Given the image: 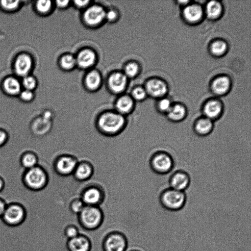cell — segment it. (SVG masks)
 Returning a JSON list of instances; mask_svg holds the SVG:
<instances>
[{
	"label": "cell",
	"mask_w": 251,
	"mask_h": 251,
	"mask_svg": "<svg viewBox=\"0 0 251 251\" xmlns=\"http://www.w3.org/2000/svg\"><path fill=\"white\" fill-rule=\"evenodd\" d=\"M116 16V13L113 10L109 11L107 13H105V18L109 20H114Z\"/></svg>",
	"instance_id": "obj_40"
},
{
	"label": "cell",
	"mask_w": 251,
	"mask_h": 251,
	"mask_svg": "<svg viewBox=\"0 0 251 251\" xmlns=\"http://www.w3.org/2000/svg\"><path fill=\"white\" fill-rule=\"evenodd\" d=\"M57 5L60 7H65L68 4V0H57L56 1Z\"/></svg>",
	"instance_id": "obj_42"
},
{
	"label": "cell",
	"mask_w": 251,
	"mask_h": 251,
	"mask_svg": "<svg viewBox=\"0 0 251 251\" xmlns=\"http://www.w3.org/2000/svg\"><path fill=\"white\" fill-rule=\"evenodd\" d=\"M214 123V122L202 116L198 117L193 123V131L198 136H207L213 131Z\"/></svg>",
	"instance_id": "obj_11"
},
{
	"label": "cell",
	"mask_w": 251,
	"mask_h": 251,
	"mask_svg": "<svg viewBox=\"0 0 251 251\" xmlns=\"http://www.w3.org/2000/svg\"><path fill=\"white\" fill-rule=\"evenodd\" d=\"M18 0H2L1 4L3 7L7 10H12L19 5Z\"/></svg>",
	"instance_id": "obj_36"
},
{
	"label": "cell",
	"mask_w": 251,
	"mask_h": 251,
	"mask_svg": "<svg viewBox=\"0 0 251 251\" xmlns=\"http://www.w3.org/2000/svg\"><path fill=\"white\" fill-rule=\"evenodd\" d=\"M48 179L46 170L39 165L26 170L23 176L25 185L30 190L36 192L43 190L47 185Z\"/></svg>",
	"instance_id": "obj_4"
},
{
	"label": "cell",
	"mask_w": 251,
	"mask_h": 251,
	"mask_svg": "<svg viewBox=\"0 0 251 251\" xmlns=\"http://www.w3.org/2000/svg\"><path fill=\"white\" fill-rule=\"evenodd\" d=\"M146 91L141 87H137L134 89L132 92L133 98L138 101L144 100L146 96Z\"/></svg>",
	"instance_id": "obj_34"
},
{
	"label": "cell",
	"mask_w": 251,
	"mask_h": 251,
	"mask_svg": "<svg viewBox=\"0 0 251 251\" xmlns=\"http://www.w3.org/2000/svg\"><path fill=\"white\" fill-rule=\"evenodd\" d=\"M4 185H5V183H4V181L3 180V179L0 176V192H1L4 187Z\"/></svg>",
	"instance_id": "obj_43"
},
{
	"label": "cell",
	"mask_w": 251,
	"mask_h": 251,
	"mask_svg": "<svg viewBox=\"0 0 251 251\" xmlns=\"http://www.w3.org/2000/svg\"><path fill=\"white\" fill-rule=\"evenodd\" d=\"M36 80L32 76H25L23 81V84L26 90H31L34 89L36 86Z\"/></svg>",
	"instance_id": "obj_35"
},
{
	"label": "cell",
	"mask_w": 251,
	"mask_h": 251,
	"mask_svg": "<svg viewBox=\"0 0 251 251\" xmlns=\"http://www.w3.org/2000/svg\"><path fill=\"white\" fill-rule=\"evenodd\" d=\"M226 44L222 41H217L211 45V51L216 55H222L226 50Z\"/></svg>",
	"instance_id": "obj_29"
},
{
	"label": "cell",
	"mask_w": 251,
	"mask_h": 251,
	"mask_svg": "<svg viewBox=\"0 0 251 251\" xmlns=\"http://www.w3.org/2000/svg\"><path fill=\"white\" fill-rule=\"evenodd\" d=\"M191 183V177L186 171L179 170L174 172L169 179V187L185 192Z\"/></svg>",
	"instance_id": "obj_9"
},
{
	"label": "cell",
	"mask_w": 251,
	"mask_h": 251,
	"mask_svg": "<svg viewBox=\"0 0 251 251\" xmlns=\"http://www.w3.org/2000/svg\"><path fill=\"white\" fill-rule=\"evenodd\" d=\"M91 247V242L89 237L81 234L67 240L66 242L68 251H90Z\"/></svg>",
	"instance_id": "obj_12"
},
{
	"label": "cell",
	"mask_w": 251,
	"mask_h": 251,
	"mask_svg": "<svg viewBox=\"0 0 251 251\" xmlns=\"http://www.w3.org/2000/svg\"><path fill=\"white\" fill-rule=\"evenodd\" d=\"M183 14L187 20L191 22H195L201 18L202 11L200 6L192 4L185 7L183 11Z\"/></svg>",
	"instance_id": "obj_20"
},
{
	"label": "cell",
	"mask_w": 251,
	"mask_h": 251,
	"mask_svg": "<svg viewBox=\"0 0 251 251\" xmlns=\"http://www.w3.org/2000/svg\"><path fill=\"white\" fill-rule=\"evenodd\" d=\"M25 217L24 206L18 202L12 201L7 203L1 219L8 226H17L24 221Z\"/></svg>",
	"instance_id": "obj_6"
},
{
	"label": "cell",
	"mask_w": 251,
	"mask_h": 251,
	"mask_svg": "<svg viewBox=\"0 0 251 251\" xmlns=\"http://www.w3.org/2000/svg\"><path fill=\"white\" fill-rule=\"evenodd\" d=\"M206 11L209 18H215L220 14L222 11V6L217 1H210L207 4Z\"/></svg>",
	"instance_id": "obj_25"
},
{
	"label": "cell",
	"mask_w": 251,
	"mask_h": 251,
	"mask_svg": "<svg viewBox=\"0 0 251 251\" xmlns=\"http://www.w3.org/2000/svg\"><path fill=\"white\" fill-rule=\"evenodd\" d=\"M106 12L100 6L94 5L88 8L84 14L86 22L94 25L100 23L105 18Z\"/></svg>",
	"instance_id": "obj_14"
},
{
	"label": "cell",
	"mask_w": 251,
	"mask_h": 251,
	"mask_svg": "<svg viewBox=\"0 0 251 251\" xmlns=\"http://www.w3.org/2000/svg\"><path fill=\"white\" fill-rule=\"evenodd\" d=\"M21 99L25 101H29L33 97V94L30 90H25L20 94Z\"/></svg>",
	"instance_id": "obj_38"
},
{
	"label": "cell",
	"mask_w": 251,
	"mask_h": 251,
	"mask_svg": "<svg viewBox=\"0 0 251 251\" xmlns=\"http://www.w3.org/2000/svg\"><path fill=\"white\" fill-rule=\"evenodd\" d=\"M128 242L122 232L112 231L107 233L102 242L103 251H126Z\"/></svg>",
	"instance_id": "obj_7"
},
{
	"label": "cell",
	"mask_w": 251,
	"mask_h": 251,
	"mask_svg": "<svg viewBox=\"0 0 251 251\" xmlns=\"http://www.w3.org/2000/svg\"><path fill=\"white\" fill-rule=\"evenodd\" d=\"M115 106V111L125 117L130 114L134 109L132 99L126 96L120 98L116 102Z\"/></svg>",
	"instance_id": "obj_18"
},
{
	"label": "cell",
	"mask_w": 251,
	"mask_h": 251,
	"mask_svg": "<svg viewBox=\"0 0 251 251\" xmlns=\"http://www.w3.org/2000/svg\"><path fill=\"white\" fill-rule=\"evenodd\" d=\"M187 196L185 192H182L168 187L164 189L159 197L161 206L170 211H178L185 205Z\"/></svg>",
	"instance_id": "obj_3"
},
{
	"label": "cell",
	"mask_w": 251,
	"mask_h": 251,
	"mask_svg": "<svg viewBox=\"0 0 251 251\" xmlns=\"http://www.w3.org/2000/svg\"><path fill=\"white\" fill-rule=\"evenodd\" d=\"M80 226L87 230L99 228L104 220V212L100 206L85 205L77 215Z\"/></svg>",
	"instance_id": "obj_2"
},
{
	"label": "cell",
	"mask_w": 251,
	"mask_h": 251,
	"mask_svg": "<svg viewBox=\"0 0 251 251\" xmlns=\"http://www.w3.org/2000/svg\"><path fill=\"white\" fill-rule=\"evenodd\" d=\"M20 161L22 166L27 170L38 165L39 158L35 152L26 151L22 155Z\"/></svg>",
	"instance_id": "obj_22"
},
{
	"label": "cell",
	"mask_w": 251,
	"mask_h": 251,
	"mask_svg": "<svg viewBox=\"0 0 251 251\" xmlns=\"http://www.w3.org/2000/svg\"><path fill=\"white\" fill-rule=\"evenodd\" d=\"M100 82V75L96 71L91 72L86 76V85L91 89H96L99 86Z\"/></svg>",
	"instance_id": "obj_26"
},
{
	"label": "cell",
	"mask_w": 251,
	"mask_h": 251,
	"mask_svg": "<svg viewBox=\"0 0 251 251\" xmlns=\"http://www.w3.org/2000/svg\"><path fill=\"white\" fill-rule=\"evenodd\" d=\"M76 62L75 58L71 55H66L61 60L62 66L66 69H70L74 67Z\"/></svg>",
	"instance_id": "obj_31"
},
{
	"label": "cell",
	"mask_w": 251,
	"mask_h": 251,
	"mask_svg": "<svg viewBox=\"0 0 251 251\" xmlns=\"http://www.w3.org/2000/svg\"><path fill=\"white\" fill-rule=\"evenodd\" d=\"M5 90L10 95H16L21 90V85L17 79L14 77L6 78L3 83Z\"/></svg>",
	"instance_id": "obj_24"
},
{
	"label": "cell",
	"mask_w": 251,
	"mask_h": 251,
	"mask_svg": "<svg viewBox=\"0 0 251 251\" xmlns=\"http://www.w3.org/2000/svg\"><path fill=\"white\" fill-rule=\"evenodd\" d=\"M75 4L78 7H83L87 4L88 0H75Z\"/></svg>",
	"instance_id": "obj_41"
},
{
	"label": "cell",
	"mask_w": 251,
	"mask_h": 251,
	"mask_svg": "<svg viewBox=\"0 0 251 251\" xmlns=\"http://www.w3.org/2000/svg\"><path fill=\"white\" fill-rule=\"evenodd\" d=\"M95 60V54L90 50H84L79 52L76 61L83 68L91 66Z\"/></svg>",
	"instance_id": "obj_21"
},
{
	"label": "cell",
	"mask_w": 251,
	"mask_h": 251,
	"mask_svg": "<svg viewBox=\"0 0 251 251\" xmlns=\"http://www.w3.org/2000/svg\"><path fill=\"white\" fill-rule=\"evenodd\" d=\"M201 111L202 116L215 122L222 116L224 107L222 102L219 100H212L204 104Z\"/></svg>",
	"instance_id": "obj_10"
},
{
	"label": "cell",
	"mask_w": 251,
	"mask_h": 251,
	"mask_svg": "<svg viewBox=\"0 0 251 251\" xmlns=\"http://www.w3.org/2000/svg\"><path fill=\"white\" fill-rule=\"evenodd\" d=\"M79 160L75 156L69 154H63L57 157L54 167L59 175L67 176L73 174Z\"/></svg>",
	"instance_id": "obj_8"
},
{
	"label": "cell",
	"mask_w": 251,
	"mask_h": 251,
	"mask_svg": "<svg viewBox=\"0 0 251 251\" xmlns=\"http://www.w3.org/2000/svg\"><path fill=\"white\" fill-rule=\"evenodd\" d=\"M51 5V1L50 0H39L36 4L38 10L43 13L48 12L50 9Z\"/></svg>",
	"instance_id": "obj_33"
},
{
	"label": "cell",
	"mask_w": 251,
	"mask_h": 251,
	"mask_svg": "<svg viewBox=\"0 0 251 251\" xmlns=\"http://www.w3.org/2000/svg\"><path fill=\"white\" fill-rule=\"evenodd\" d=\"M187 110L184 105L175 103L173 104L166 116L170 122L177 123L184 121L187 117Z\"/></svg>",
	"instance_id": "obj_16"
},
{
	"label": "cell",
	"mask_w": 251,
	"mask_h": 251,
	"mask_svg": "<svg viewBox=\"0 0 251 251\" xmlns=\"http://www.w3.org/2000/svg\"><path fill=\"white\" fill-rule=\"evenodd\" d=\"M146 91L151 96L160 98L164 95L167 88L166 83L158 79H152L146 84Z\"/></svg>",
	"instance_id": "obj_15"
},
{
	"label": "cell",
	"mask_w": 251,
	"mask_h": 251,
	"mask_svg": "<svg viewBox=\"0 0 251 251\" xmlns=\"http://www.w3.org/2000/svg\"><path fill=\"white\" fill-rule=\"evenodd\" d=\"M138 71V67L135 63H128L125 68L126 75L129 77L135 76Z\"/></svg>",
	"instance_id": "obj_32"
},
{
	"label": "cell",
	"mask_w": 251,
	"mask_h": 251,
	"mask_svg": "<svg viewBox=\"0 0 251 251\" xmlns=\"http://www.w3.org/2000/svg\"><path fill=\"white\" fill-rule=\"evenodd\" d=\"M31 65V58L26 54H21L18 56L15 60V72L19 75L25 76L29 72Z\"/></svg>",
	"instance_id": "obj_17"
},
{
	"label": "cell",
	"mask_w": 251,
	"mask_h": 251,
	"mask_svg": "<svg viewBox=\"0 0 251 251\" xmlns=\"http://www.w3.org/2000/svg\"><path fill=\"white\" fill-rule=\"evenodd\" d=\"M79 234L78 228L73 224L67 225L64 229V234L68 240L76 237Z\"/></svg>",
	"instance_id": "obj_30"
},
{
	"label": "cell",
	"mask_w": 251,
	"mask_h": 251,
	"mask_svg": "<svg viewBox=\"0 0 251 251\" xmlns=\"http://www.w3.org/2000/svg\"><path fill=\"white\" fill-rule=\"evenodd\" d=\"M172 105L173 103L168 99H162L157 102L156 109L159 113L166 115Z\"/></svg>",
	"instance_id": "obj_28"
},
{
	"label": "cell",
	"mask_w": 251,
	"mask_h": 251,
	"mask_svg": "<svg viewBox=\"0 0 251 251\" xmlns=\"http://www.w3.org/2000/svg\"><path fill=\"white\" fill-rule=\"evenodd\" d=\"M85 206V205L81 200V198H76L73 199L70 202L69 205V209L72 213L77 215Z\"/></svg>",
	"instance_id": "obj_27"
},
{
	"label": "cell",
	"mask_w": 251,
	"mask_h": 251,
	"mask_svg": "<svg viewBox=\"0 0 251 251\" xmlns=\"http://www.w3.org/2000/svg\"><path fill=\"white\" fill-rule=\"evenodd\" d=\"M149 165L154 173L164 175L173 170L175 161L172 156L167 151H158L151 155L149 160Z\"/></svg>",
	"instance_id": "obj_5"
},
{
	"label": "cell",
	"mask_w": 251,
	"mask_h": 251,
	"mask_svg": "<svg viewBox=\"0 0 251 251\" xmlns=\"http://www.w3.org/2000/svg\"><path fill=\"white\" fill-rule=\"evenodd\" d=\"M129 251H142L138 250V249H131Z\"/></svg>",
	"instance_id": "obj_44"
},
{
	"label": "cell",
	"mask_w": 251,
	"mask_h": 251,
	"mask_svg": "<svg viewBox=\"0 0 251 251\" xmlns=\"http://www.w3.org/2000/svg\"><path fill=\"white\" fill-rule=\"evenodd\" d=\"M126 125V117L112 110L100 112L96 121L99 131L107 136H115L120 133Z\"/></svg>",
	"instance_id": "obj_1"
},
{
	"label": "cell",
	"mask_w": 251,
	"mask_h": 251,
	"mask_svg": "<svg viewBox=\"0 0 251 251\" xmlns=\"http://www.w3.org/2000/svg\"><path fill=\"white\" fill-rule=\"evenodd\" d=\"M7 203L3 199L0 198V218H1L6 209Z\"/></svg>",
	"instance_id": "obj_39"
},
{
	"label": "cell",
	"mask_w": 251,
	"mask_h": 251,
	"mask_svg": "<svg viewBox=\"0 0 251 251\" xmlns=\"http://www.w3.org/2000/svg\"><path fill=\"white\" fill-rule=\"evenodd\" d=\"M8 135L7 132L0 128V147L4 145L8 141Z\"/></svg>",
	"instance_id": "obj_37"
},
{
	"label": "cell",
	"mask_w": 251,
	"mask_h": 251,
	"mask_svg": "<svg viewBox=\"0 0 251 251\" xmlns=\"http://www.w3.org/2000/svg\"><path fill=\"white\" fill-rule=\"evenodd\" d=\"M229 85V80L227 77L220 76L214 80L212 83V89L218 95H223L227 91Z\"/></svg>",
	"instance_id": "obj_23"
},
{
	"label": "cell",
	"mask_w": 251,
	"mask_h": 251,
	"mask_svg": "<svg viewBox=\"0 0 251 251\" xmlns=\"http://www.w3.org/2000/svg\"><path fill=\"white\" fill-rule=\"evenodd\" d=\"M78 160L79 162L73 175L77 180L80 181H86L93 176V167L92 164L88 161Z\"/></svg>",
	"instance_id": "obj_13"
},
{
	"label": "cell",
	"mask_w": 251,
	"mask_h": 251,
	"mask_svg": "<svg viewBox=\"0 0 251 251\" xmlns=\"http://www.w3.org/2000/svg\"><path fill=\"white\" fill-rule=\"evenodd\" d=\"M126 78L125 75L121 73H114L109 79V84L111 89L115 92H120L125 88Z\"/></svg>",
	"instance_id": "obj_19"
}]
</instances>
